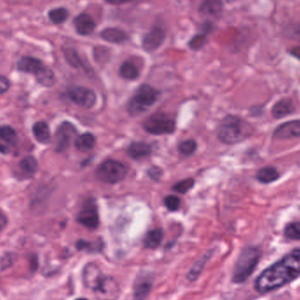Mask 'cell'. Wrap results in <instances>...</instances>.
Masks as SVG:
<instances>
[{
  "label": "cell",
  "instance_id": "5b68a950",
  "mask_svg": "<svg viewBox=\"0 0 300 300\" xmlns=\"http://www.w3.org/2000/svg\"><path fill=\"white\" fill-rule=\"evenodd\" d=\"M160 92L155 88L142 84L134 93L127 104V112L131 116H138L145 113L158 100Z\"/></svg>",
  "mask_w": 300,
  "mask_h": 300
},
{
  "label": "cell",
  "instance_id": "484cf974",
  "mask_svg": "<svg viewBox=\"0 0 300 300\" xmlns=\"http://www.w3.org/2000/svg\"><path fill=\"white\" fill-rule=\"evenodd\" d=\"M120 75L125 80H135L139 77L140 71L134 63L125 61L120 68Z\"/></svg>",
  "mask_w": 300,
  "mask_h": 300
},
{
  "label": "cell",
  "instance_id": "d6986e66",
  "mask_svg": "<svg viewBox=\"0 0 300 300\" xmlns=\"http://www.w3.org/2000/svg\"><path fill=\"white\" fill-rule=\"evenodd\" d=\"M211 256H212V252L208 251L205 254H203L197 261L196 263H194L192 268L190 269V271H188L187 275H186V278H187L189 282H195V281L199 279V277L202 274V272L204 271V267L208 263Z\"/></svg>",
  "mask_w": 300,
  "mask_h": 300
},
{
  "label": "cell",
  "instance_id": "e575fe53",
  "mask_svg": "<svg viewBox=\"0 0 300 300\" xmlns=\"http://www.w3.org/2000/svg\"><path fill=\"white\" fill-rule=\"evenodd\" d=\"M181 200L178 197L175 195H169L164 199V204L168 210L175 212L179 208Z\"/></svg>",
  "mask_w": 300,
  "mask_h": 300
},
{
  "label": "cell",
  "instance_id": "7bdbcfd3",
  "mask_svg": "<svg viewBox=\"0 0 300 300\" xmlns=\"http://www.w3.org/2000/svg\"><path fill=\"white\" fill-rule=\"evenodd\" d=\"M75 300H89L87 299H83V298H81V299H76Z\"/></svg>",
  "mask_w": 300,
  "mask_h": 300
},
{
  "label": "cell",
  "instance_id": "9c48e42d",
  "mask_svg": "<svg viewBox=\"0 0 300 300\" xmlns=\"http://www.w3.org/2000/svg\"><path fill=\"white\" fill-rule=\"evenodd\" d=\"M76 138V129L75 125L69 121H64L55 133V150L58 152H63L71 146V142H75Z\"/></svg>",
  "mask_w": 300,
  "mask_h": 300
},
{
  "label": "cell",
  "instance_id": "4316f807",
  "mask_svg": "<svg viewBox=\"0 0 300 300\" xmlns=\"http://www.w3.org/2000/svg\"><path fill=\"white\" fill-rule=\"evenodd\" d=\"M20 169L25 176L31 177L37 171V160L33 156H25L20 162Z\"/></svg>",
  "mask_w": 300,
  "mask_h": 300
},
{
  "label": "cell",
  "instance_id": "44dd1931",
  "mask_svg": "<svg viewBox=\"0 0 300 300\" xmlns=\"http://www.w3.org/2000/svg\"><path fill=\"white\" fill-rule=\"evenodd\" d=\"M33 133L36 141L42 144H48L51 140L50 126L44 121H38L33 126Z\"/></svg>",
  "mask_w": 300,
  "mask_h": 300
},
{
  "label": "cell",
  "instance_id": "ab89813d",
  "mask_svg": "<svg viewBox=\"0 0 300 300\" xmlns=\"http://www.w3.org/2000/svg\"><path fill=\"white\" fill-rule=\"evenodd\" d=\"M105 2H107L109 4H115V5H120V4H125L128 3L132 0H104Z\"/></svg>",
  "mask_w": 300,
  "mask_h": 300
},
{
  "label": "cell",
  "instance_id": "b9f144b4",
  "mask_svg": "<svg viewBox=\"0 0 300 300\" xmlns=\"http://www.w3.org/2000/svg\"><path fill=\"white\" fill-rule=\"evenodd\" d=\"M0 152H2V153H4V154L7 153V152H8V148L6 146H4L3 144L0 143Z\"/></svg>",
  "mask_w": 300,
  "mask_h": 300
},
{
  "label": "cell",
  "instance_id": "cb8c5ba5",
  "mask_svg": "<svg viewBox=\"0 0 300 300\" xmlns=\"http://www.w3.org/2000/svg\"><path fill=\"white\" fill-rule=\"evenodd\" d=\"M38 83L44 87H52L55 83V76L54 72L46 65L35 75Z\"/></svg>",
  "mask_w": 300,
  "mask_h": 300
},
{
  "label": "cell",
  "instance_id": "60d3db41",
  "mask_svg": "<svg viewBox=\"0 0 300 300\" xmlns=\"http://www.w3.org/2000/svg\"><path fill=\"white\" fill-rule=\"evenodd\" d=\"M290 53L292 54V56L296 57V58L300 59V47H295L293 48Z\"/></svg>",
  "mask_w": 300,
  "mask_h": 300
},
{
  "label": "cell",
  "instance_id": "5bb4252c",
  "mask_svg": "<svg viewBox=\"0 0 300 300\" xmlns=\"http://www.w3.org/2000/svg\"><path fill=\"white\" fill-rule=\"evenodd\" d=\"M274 137L278 140H289L300 137V120L288 121L278 125L274 132Z\"/></svg>",
  "mask_w": 300,
  "mask_h": 300
},
{
  "label": "cell",
  "instance_id": "3957f363",
  "mask_svg": "<svg viewBox=\"0 0 300 300\" xmlns=\"http://www.w3.org/2000/svg\"><path fill=\"white\" fill-rule=\"evenodd\" d=\"M252 133V126L240 117L227 115L218 126L217 134L221 142L225 144H236L243 142Z\"/></svg>",
  "mask_w": 300,
  "mask_h": 300
},
{
  "label": "cell",
  "instance_id": "2e32d148",
  "mask_svg": "<svg viewBox=\"0 0 300 300\" xmlns=\"http://www.w3.org/2000/svg\"><path fill=\"white\" fill-rule=\"evenodd\" d=\"M100 37L105 42L113 44H122L128 40V35L124 30L117 27H107L101 31Z\"/></svg>",
  "mask_w": 300,
  "mask_h": 300
},
{
  "label": "cell",
  "instance_id": "30bf717a",
  "mask_svg": "<svg viewBox=\"0 0 300 300\" xmlns=\"http://www.w3.org/2000/svg\"><path fill=\"white\" fill-rule=\"evenodd\" d=\"M166 39V32L161 26H154L144 35L142 49L148 53H152L162 46Z\"/></svg>",
  "mask_w": 300,
  "mask_h": 300
},
{
  "label": "cell",
  "instance_id": "1f68e13d",
  "mask_svg": "<svg viewBox=\"0 0 300 300\" xmlns=\"http://www.w3.org/2000/svg\"><path fill=\"white\" fill-rule=\"evenodd\" d=\"M284 236L289 240L300 241V221L289 223L283 231Z\"/></svg>",
  "mask_w": 300,
  "mask_h": 300
},
{
  "label": "cell",
  "instance_id": "f35d334b",
  "mask_svg": "<svg viewBox=\"0 0 300 300\" xmlns=\"http://www.w3.org/2000/svg\"><path fill=\"white\" fill-rule=\"evenodd\" d=\"M8 221L7 218L4 215V213H0V230L4 229V227L7 225Z\"/></svg>",
  "mask_w": 300,
  "mask_h": 300
},
{
  "label": "cell",
  "instance_id": "8d00e7d4",
  "mask_svg": "<svg viewBox=\"0 0 300 300\" xmlns=\"http://www.w3.org/2000/svg\"><path fill=\"white\" fill-rule=\"evenodd\" d=\"M9 87H10V82L8 78H6L4 75H0V95L7 92Z\"/></svg>",
  "mask_w": 300,
  "mask_h": 300
},
{
  "label": "cell",
  "instance_id": "f546056e",
  "mask_svg": "<svg viewBox=\"0 0 300 300\" xmlns=\"http://www.w3.org/2000/svg\"><path fill=\"white\" fill-rule=\"evenodd\" d=\"M63 53H64V56H65L67 62L69 64H71V66L74 68L84 67L83 61L80 58L79 54L74 49H71V48L65 49L63 50Z\"/></svg>",
  "mask_w": 300,
  "mask_h": 300
},
{
  "label": "cell",
  "instance_id": "7402d4cb",
  "mask_svg": "<svg viewBox=\"0 0 300 300\" xmlns=\"http://www.w3.org/2000/svg\"><path fill=\"white\" fill-rule=\"evenodd\" d=\"M163 231L161 228H155L151 230L147 233L143 240V244L146 249L155 250L157 249L163 242Z\"/></svg>",
  "mask_w": 300,
  "mask_h": 300
},
{
  "label": "cell",
  "instance_id": "d590c367",
  "mask_svg": "<svg viewBox=\"0 0 300 300\" xmlns=\"http://www.w3.org/2000/svg\"><path fill=\"white\" fill-rule=\"evenodd\" d=\"M285 34L290 39L300 41V23L288 26L285 29Z\"/></svg>",
  "mask_w": 300,
  "mask_h": 300
},
{
  "label": "cell",
  "instance_id": "6da1fadb",
  "mask_svg": "<svg viewBox=\"0 0 300 300\" xmlns=\"http://www.w3.org/2000/svg\"><path fill=\"white\" fill-rule=\"evenodd\" d=\"M300 275V249H297L263 271L254 281V290L261 294L275 291Z\"/></svg>",
  "mask_w": 300,
  "mask_h": 300
},
{
  "label": "cell",
  "instance_id": "d4e9b609",
  "mask_svg": "<svg viewBox=\"0 0 300 300\" xmlns=\"http://www.w3.org/2000/svg\"><path fill=\"white\" fill-rule=\"evenodd\" d=\"M279 173L274 167H264L256 174V178L262 183H270L278 179Z\"/></svg>",
  "mask_w": 300,
  "mask_h": 300
},
{
  "label": "cell",
  "instance_id": "4fadbf2b",
  "mask_svg": "<svg viewBox=\"0 0 300 300\" xmlns=\"http://www.w3.org/2000/svg\"><path fill=\"white\" fill-rule=\"evenodd\" d=\"M224 5L221 0H204L199 8L201 16L206 19V21L212 22V20H218L223 13Z\"/></svg>",
  "mask_w": 300,
  "mask_h": 300
},
{
  "label": "cell",
  "instance_id": "603a6c76",
  "mask_svg": "<svg viewBox=\"0 0 300 300\" xmlns=\"http://www.w3.org/2000/svg\"><path fill=\"white\" fill-rule=\"evenodd\" d=\"M75 147L83 152H87L95 146V136L91 133H85L75 138Z\"/></svg>",
  "mask_w": 300,
  "mask_h": 300
},
{
  "label": "cell",
  "instance_id": "8992f818",
  "mask_svg": "<svg viewBox=\"0 0 300 300\" xmlns=\"http://www.w3.org/2000/svg\"><path fill=\"white\" fill-rule=\"evenodd\" d=\"M126 173L127 169L124 163L117 160L108 159L101 163L97 169L96 175L103 183L114 184L124 179Z\"/></svg>",
  "mask_w": 300,
  "mask_h": 300
},
{
  "label": "cell",
  "instance_id": "9a60e30c",
  "mask_svg": "<svg viewBox=\"0 0 300 300\" xmlns=\"http://www.w3.org/2000/svg\"><path fill=\"white\" fill-rule=\"evenodd\" d=\"M74 26L76 33L82 36H89L96 29L97 24L89 13H80L74 20Z\"/></svg>",
  "mask_w": 300,
  "mask_h": 300
},
{
  "label": "cell",
  "instance_id": "ba28073f",
  "mask_svg": "<svg viewBox=\"0 0 300 300\" xmlns=\"http://www.w3.org/2000/svg\"><path fill=\"white\" fill-rule=\"evenodd\" d=\"M67 93L73 103L83 108H92L96 104V93L90 88L72 86L68 89Z\"/></svg>",
  "mask_w": 300,
  "mask_h": 300
},
{
  "label": "cell",
  "instance_id": "7a4b0ae2",
  "mask_svg": "<svg viewBox=\"0 0 300 300\" xmlns=\"http://www.w3.org/2000/svg\"><path fill=\"white\" fill-rule=\"evenodd\" d=\"M83 281L99 300H117L120 297L121 288L118 281L105 275L94 263H88L83 268Z\"/></svg>",
  "mask_w": 300,
  "mask_h": 300
},
{
  "label": "cell",
  "instance_id": "52a82bcc",
  "mask_svg": "<svg viewBox=\"0 0 300 300\" xmlns=\"http://www.w3.org/2000/svg\"><path fill=\"white\" fill-rule=\"evenodd\" d=\"M143 127L148 133L154 135H163L174 133L175 122L165 113H154L143 122Z\"/></svg>",
  "mask_w": 300,
  "mask_h": 300
},
{
  "label": "cell",
  "instance_id": "e0dca14e",
  "mask_svg": "<svg viewBox=\"0 0 300 300\" xmlns=\"http://www.w3.org/2000/svg\"><path fill=\"white\" fill-rule=\"evenodd\" d=\"M44 67L41 60L31 56H24L19 61L17 68L21 72L36 75L39 71Z\"/></svg>",
  "mask_w": 300,
  "mask_h": 300
},
{
  "label": "cell",
  "instance_id": "277c9868",
  "mask_svg": "<svg viewBox=\"0 0 300 300\" xmlns=\"http://www.w3.org/2000/svg\"><path fill=\"white\" fill-rule=\"evenodd\" d=\"M260 259V252L256 248L249 247L242 251L238 256L233 268L232 280L233 283H242L253 274Z\"/></svg>",
  "mask_w": 300,
  "mask_h": 300
},
{
  "label": "cell",
  "instance_id": "83f0119b",
  "mask_svg": "<svg viewBox=\"0 0 300 300\" xmlns=\"http://www.w3.org/2000/svg\"><path fill=\"white\" fill-rule=\"evenodd\" d=\"M0 139L6 144L15 146L18 142L19 138L16 131L11 127L10 125H1L0 126Z\"/></svg>",
  "mask_w": 300,
  "mask_h": 300
},
{
  "label": "cell",
  "instance_id": "ac0fdd59",
  "mask_svg": "<svg viewBox=\"0 0 300 300\" xmlns=\"http://www.w3.org/2000/svg\"><path fill=\"white\" fill-rule=\"evenodd\" d=\"M294 110H295V106H294L292 100L289 98H284V99L278 100L273 105L271 113L275 119H282L293 113Z\"/></svg>",
  "mask_w": 300,
  "mask_h": 300
},
{
  "label": "cell",
  "instance_id": "836d02e7",
  "mask_svg": "<svg viewBox=\"0 0 300 300\" xmlns=\"http://www.w3.org/2000/svg\"><path fill=\"white\" fill-rule=\"evenodd\" d=\"M195 181L193 178H187V179L182 180L178 183H175L173 187V190L175 192L184 194L186 192H189L193 186H194Z\"/></svg>",
  "mask_w": 300,
  "mask_h": 300
},
{
  "label": "cell",
  "instance_id": "74e56055",
  "mask_svg": "<svg viewBox=\"0 0 300 300\" xmlns=\"http://www.w3.org/2000/svg\"><path fill=\"white\" fill-rule=\"evenodd\" d=\"M162 173H163L162 170L158 167H152L149 171V175L152 179L154 180H158L160 176L162 175Z\"/></svg>",
  "mask_w": 300,
  "mask_h": 300
},
{
  "label": "cell",
  "instance_id": "7c38bea8",
  "mask_svg": "<svg viewBox=\"0 0 300 300\" xmlns=\"http://www.w3.org/2000/svg\"><path fill=\"white\" fill-rule=\"evenodd\" d=\"M77 221L88 229L94 230L100 225V216L96 204L87 202L77 215Z\"/></svg>",
  "mask_w": 300,
  "mask_h": 300
},
{
  "label": "cell",
  "instance_id": "f1b7e54d",
  "mask_svg": "<svg viewBox=\"0 0 300 300\" xmlns=\"http://www.w3.org/2000/svg\"><path fill=\"white\" fill-rule=\"evenodd\" d=\"M69 11L63 7L52 9L49 13V18L54 24H62L64 23L69 18Z\"/></svg>",
  "mask_w": 300,
  "mask_h": 300
},
{
  "label": "cell",
  "instance_id": "ffe728a7",
  "mask_svg": "<svg viewBox=\"0 0 300 300\" xmlns=\"http://www.w3.org/2000/svg\"><path fill=\"white\" fill-rule=\"evenodd\" d=\"M152 152L151 147L145 142H133L127 149V154L131 158L139 160L149 156Z\"/></svg>",
  "mask_w": 300,
  "mask_h": 300
},
{
  "label": "cell",
  "instance_id": "d6a6232c",
  "mask_svg": "<svg viewBox=\"0 0 300 300\" xmlns=\"http://www.w3.org/2000/svg\"><path fill=\"white\" fill-rule=\"evenodd\" d=\"M197 142L194 140H186L184 142H182L180 143L178 147L180 154H183L184 156H189L192 155L197 150Z\"/></svg>",
  "mask_w": 300,
  "mask_h": 300
},
{
  "label": "cell",
  "instance_id": "8fae6325",
  "mask_svg": "<svg viewBox=\"0 0 300 300\" xmlns=\"http://www.w3.org/2000/svg\"><path fill=\"white\" fill-rule=\"evenodd\" d=\"M154 278L150 273H141L134 280L133 297L134 300H146L153 289Z\"/></svg>",
  "mask_w": 300,
  "mask_h": 300
},
{
  "label": "cell",
  "instance_id": "4dcf8cb0",
  "mask_svg": "<svg viewBox=\"0 0 300 300\" xmlns=\"http://www.w3.org/2000/svg\"><path fill=\"white\" fill-rule=\"evenodd\" d=\"M207 35H208L207 33L201 31L200 33L195 34L189 41L188 46L191 50H194V51H199L205 45V43L207 42Z\"/></svg>",
  "mask_w": 300,
  "mask_h": 300
}]
</instances>
